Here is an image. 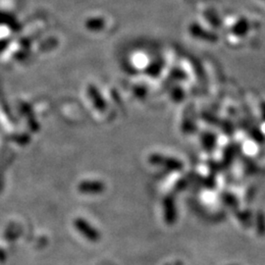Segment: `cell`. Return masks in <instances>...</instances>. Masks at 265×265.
<instances>
[{
    "instance_id": "6da1fadb",
    "label": "cell",
    "mask_w": 265,
    "mask_h": 265,
    "mask_svg": "<svg viewBox=\"0 0 265 265\" xmlns=\"http://www.w3.org/2000/svg\"><path fill=\"white\" fill-rule=\"evenodd\" d=\"M75 228L82 236L93 243H96L100 240V233L97 229H95L91 223L83 218H77L74 221Z\"/></svg>"
},
{
    "instance_id": "7a4b0ae2",
    "label": "cell",
    "mask_w": 265,
    "mask_h": 265,
    "mask_svg": "<svg viewBox=\"0 0 265 265\" xmlns=\"http://www.w3.org/2000/svg\"><path fill=\"white\" fill-rule=\"evenodd\" d=\"M163 215L164 220L168 225H173L178 218V211L175 198L172 195L167 196L163 201Z\"/></svg>"
},
{
    "instance_id": "3957f363",
    "label": "cell",
    "mask_w": 265,
    "mask_h": 265,
    "mask_svg": "<svg viewBox=\"0 0 265 265\" xmlns=\"http://www.w3.org/2000/svg\"><path fill=\"white\" fill-rule=\"evenodd\" d=\"M251 30L250 21L247 18H240L238 21L232 26V33L238 38L246 37Z\"/></svg>"
},
{
    "instance_id": "277c9868",
    "label": "cell",
    "mask_w": 265,
    "mask_h": 265,
    "mask_svg": "<svg viewBox=\"0 0 265 265\" xmlns=\"http://www.w3.org/2000/svg\"><path fill=\"white\" fill-rule=\"evenodd\" d=\"M104 190V186L99 182H85L79 186V191L84 194H99Z\"/></svg>"
},
{
    "instance_id": "5b68a950",
    "label": "cell",
    "mask_w": 265,
    "mask_h": 265,
    "mask_svg": "<svg viewBox=\"0 0 265 265\" xmlns=\"http://www.w3.org/2000/svg\"><path fill=\"white\" fill-rule=\"evenodd\" d=\"M261 116H262L263 120H265V103H263L261 106Z\"/></svg>"
},
{
    "instance_id": "8992f818",
    "label": "cell",
    "mask_w": 265,
    "mask_h": 265,
    "mask_svg": "<svg viewBox=\"0 0 265 265\" xmlns=\"http://www.w3.org/2000/svg\"><path fill=\"white\" fill-rule=\"evenodd\" d=\"M165 265H176V263H167V264Z\"/></svg>"
},
{
    "instance_id": "52a82bcc",
    "label": "cell",
    "mask_w": 265,
    "mask_h": 265,
    "mask_svg": "<svg viewBox=\"0 0 265 265\" xmlns=\"http://www.w3.org/2000/svg\"><path fill=\"white\" fill-rule=\"evenodd\" d=\"M262 1H264V2H265V0H262Z\"/></svg>"
}]
</instances>
